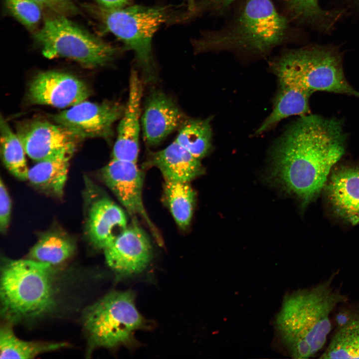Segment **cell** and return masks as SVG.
Masks as SVG:
<instances>
[{"label": "cell", "mask_w": 359, "mask_h": 359, "mask_svg": "<svg viewBox=\"0 0 359 359\" xmlns=\"http://www.w3.org/2000/svg\"><path fill=\"white\" fill-rule=\"evenodd\" d=\"M342 121L303 115L281 137L273 151V177L307 204L318 194L332 167L344 155Z\"/></svg>", "instance_id": "obj_1"}, {"label": "cell", "mask_w": 359, "mask_h": 359, "mask_svg": "<svg viewBox=\"0 0 359 359\" xmlns=\"http://www.w3.org/2000/svg\"><path fill=\"white\" fill-rule=\"evenodd\" d=\"M336 273L308 288L286 296L275 319L277 331L289 354L307 359L325 346L332 327L331 315L347 296L333 284Z\"/></svg>", "instance_id": "obj_2"}, {"label": "cell", "mask_w": 359, "mask_h": 359, "mask_svg": "<svg viewBox=\"0 0 359 359\" xmlns=\"http://www.w3.org/2000/svg\"><path fill=\"white\" fill-rule=\"evenodd\" d=\"M55 279L49 264L32 259L6 260L0 274L1 315L20 322L51 312L57 304Z\"/></svg>", "instance_id": "obj_3"}, {"label": "cell", "mask_w": 359, "mask_h": 359, "mask_svg": "<svg viewBox=\"0 0 359 359\" xmlns=\"http://www.w3.org/2000/svg\"><path fill=\"white\" fill-rule=\"evenodd\" d=\"M288 28L270 0H247L232 24L192 41L195 52L234 50L264 54L284 40Z\"/></svg>", "instance_id": "obj_4"}, {"label": "cell", "mask_w": 359, "mask_h": 359, "mask_svg": "<svg viewBox=\"0 0 359 359\" xmlns=\"http://www.w3.org/2000/svg\"><path fill=\"white\" fill-rule=\"evenodd\" d=\"M93 11L105 28L118 38L124 48L132 51L135 61L147 81L154 80L156 63L153 40L160 27L183 20L171 6L127 5L119 8H107L98 5Z\"/></svg>", "instance_id": "obj_5"}, {"label": "cell", "mask_w": 359, "mask_h": 359, "mask_svg": "<svg viewBox=\"0 0 359 359\" xmlns=\"http://www.w3.org/2000/svg\"><path fill=\"white\" fill-rule=\"evenodd\" d=\"M279 84L311 94L326 91L359 98V92L347 80L340 56L327 48L311 47L284 53L272 64Z\"/></svg>", "instance_id": "obj_6"}, {"label": "cell", "mask_w": 359, "mask_h": 359, "mask_svg": "<svg viewBox=\"0 0 359 359\" xmlns=\"http://www.w3.org/2000/svg\"><path fill=\"white\" fill-rule=\"evenodd\" d=\"M34 36L46 58H66L88 68L105 66L118 53L116 47L62 15L46 17Z\"/></svg>", "instance_id": "obj_7"}, {"label": "cell", "mask_w": 359, "mask_h": 359, "mask_svg": "<svg viewBox=\"0 0 359 359\" xmlns=\"http://www.w3.org/2000/svg\"><path fill=\"white\" fill-rule=\"evenodd\" d=\"M83 321L92 347L131 345L136 331L150 327L138 311L131 291L109 293L88 307Z\"/></svg>", "instance_id": "obj_8"}, {"label": "cell", "mask_w": 359, "mask_h": 359, "mask_svg": "<svg viewBox=\"0 0 359 359\" xmlns=\"http://www.w3.org/2000/svg\"><path fill=\"white\" fill-rule=\"evenodd\" d=\"M125 106L115 102L94 103L85 100L52 116L54 122L80 139H108L114 124L122 117Z\"/></svg>", "instance_id": "obj_9"}, {"label": "cell", "mask_w": 359, "mask_h": 359, "mask_svg": "<svg viewBox=\"0 0 359 359\" xmlns=\"http://www.w3.org/2000/svg\"><path fill=\"white\" fill-rule=\"evenodd\" d=\"M16 134L26 154L37 162L65 152L74 153L81 140L62 126L41 119L18 124Z\"/></svg>", "instance_id": "obj_10"}, {"label": "cell", "mask_w": 359, "mask_h": 359, "mask_svg": "<svg viewBox=\"0 0 359 359\" xmlns=\"http://www.w3.org/2000/svg\"><path fill=\"white\" fill-rule=\"evenodd\" d=\"M103 179L132 216H139L147 223L157 240L159 231L149 218L142 198L143 175L137 163L112 159L102 171Z\"/></svg>", "instance_id": "obj_11"}, {"label": "cell", "mask_w": 359, "mask_h": 359, "mask_svg": "<svg viewBox=\"0 0 359 359\" xmlns=\"http://www.w3.org/2000/svg\"><path fill=\"white\" fill-rule=\"evenodd\" d=\"M106 261L118 278L142 272L152 259L153 248L146 233L134 222L104 249Z\"/></svg>", "instance_id": "obj_12"}, {"label": "cell", "mask_w": 359, "mask_h": 359, "mask_svg": "<svg viewBox=\"0 0 359 359\" xmlns=\"http://www.w3.org/2000/svg\"><path fill=\"white\" fill-rule=\"evenodd\" d=\"M90 94L87 85L77 77L52 70L39 72L32 79L27 96L32 104L64 108L85 100Z\"/></svg>", "instance_id": "obj_13"}, {"label": "cell", "mask_w": 359, "mask_h": 359, "mask_svg": "<svg viewBox=\"0 0 359 359\" xmlns=\"http://www.w3.org/2000/svg\"><path fill=\"white\" fill-rule=\"evenodd\" d=\"M142 83L136 71L131 72L128 101L118 127L112 159L137 163L139 152L140 106Z\"/></svg>", "instance_id": "obj_14"}, {"label": "cell", "mask_w": 359, "mask_h": 359, "mask_svg": "<svg viewBox=\"0 0 359 359\" xmlns=\"http://www.w3.org/2000/svg\"><path fill=\"white\" fill-rule=\"evenodd\" d=\"M184 121L183 114L171 97L160 90L152 92L141 119L145 142L149 146L159 144Z\"/></svg>", "instance_id": "obj_15"}, {"label": "cell", "mask_w": 359, "mask_h": 359, "mask_svg": "<svg viewBox=\"0 0 359 359\" xmlns=\"http://www.w3.org/2000/svg\"><path fill=\"white\" fill-rule=\"evenodd\" d=\"M127 227L125 212L109 198L103 197L91 204L87 232L95 247L104 250Z\"/></svg>", "instance_id": "obj_16"}, {"label": "cell", "mask_w": 359, "mask_h": 359, "mask_svg": "<svg viewBox=\"0 0 359 359\" xmlns=\"http://www.w3.org/2000/svg\"><path fill=\"white\" fill-rule=\"evenodd\" d=\"M329 202L341 217L359 223V167H343L332 173L327 185Z\"/></svg>", "instance_id": "obj_17"}, {"label": "cell", "mask_w": 359, "mask_h": 359, "mask_svg": "<svg viewBox=\"0 0 359 359\" xmlns=\"http://www.w3.org/2000/svg\"><path fill=\"white\" fill-rule=\"evenodd\" d=\"M145 165L158 168L165 180L175 181L189 182L204 172L200 160L175 141L163 150L151 152Z\"/></svg>", "instance_id": "obj_18"}, {"label": "cell", "mask_w": 359, "mask_h": 359, "mask_svg": "<svg viewBox=\"0 0 359 359\" xmlns=\"http://www.w3.org/2000/svg\"><path fill=\"white\" fill-rule=\"evenodd\" d=\"M73 154L65 152L38 162L29 169L27 180L44 191L62 196Z\"/></svg>", "instance_id": "obj_19"}, {"label": "cell", "mask_w": 359, "mask_h": 359, "mask_svg": "<svg viewBox=\"0 0 359 359\" xmlns=\"http://www.w3.org/2000/svg\"><path fill=\"white\" fill-rule=\"evenodd\" d=\"M321 359H359V313H342Z\"/></svg>", "instance_id": "obj_20"}, {"label": "cell", "mask_w": 359, "mask_h": 359, "mask_svg": "<svg viewBox=\"0 0 359 359\" xmlns=\"http://www.w3.org/2000/svg\"><path fill=\"white\" fill-rule=\"evenodd\" d=\"M311 95L310 93L301 89L279 84L272 111L256 130V134L270 130L287 117L297 115L303 116L308 113Z\"/></svg>", "instance_id": "obj_21"}, {"label": "cell", "mask_w": 359, "mask_h": 359, "mask_svg": "<svg viewBox=\"0 0 359 359\" xmlns=\"http://www.w3.org/2000/svg\"><path fill=\"white\" fill-rule=\"evenodd\" d=\"M164 197L177 224L185 229L192 216L195 192L188 182L165 180Z\"/></svg>", "instance_id": "obj_22"}, {"label": "cell", "mask_w": 359, "mask_h": 359, "mask_svg": "<svg viewBox=\"0 0 359 359\" xmlns=\"http://www.w3.org/2000/svg\"><path fill=\"white\" fill-rule=\"evenodd\" d=\"M175 140L197 159L200 160L211 147L212 131L209 119L184 120Z\"/></svg>", "instance_id": "obj_23"}, {"label": "cell", "mask_w": 359, "mask_h": 359, "mask_svg": "<svg viewBox=\"0 0 359 359\" xmlns=\"http://www.w3.org/2000/svg\"><path fill=\"white\" fill-rule=\"evenodd\" d=\"M0 129V152L5 167L17 179L23 180H27L29 168L25 156L26 153L21 140L2 116Z\"/></svg>", "instance_id": "obj_24"}, {"label": "cell", "mask_w": 359, "mask_h": 359, "mask_svg": "<svg viewBox=\"0 0 359 359\" xmlns=\"http://www.w3.org/2000/svg\"><path fill=\"white\" fill-rule=\"evenodd\" d=\"M65 346L63 343H47L25 341L18 338L8 325L1 327L0 359H32L44 353Z\"/></svg>", "instance_id": "obj_25"}, {"label": "cell", "mask_w": 359, "mask_h": 359, "mask_svg": "<svg viewBox=\"0 0 359 359\" xmlns=\"http://www.w3.org/2000/svg\"><path fill=\"white\" fill-rule=\"evenodd\" d=\"M75 245L68 237L57 232L43 235L29 252L30 259L51 265L60 264L70 257Z\"/></svg>", "instance_id": "obj_26"}, {"label": "cell", "mask_w": 359, "mask_h": 359, "mask_svg": "<svg viewBox=\"0 0 359 359\" xmlns=\"http://www.w3.org/2000/svg\"><path fill=\"white\" fill-rule=\"evenodd\" d=\"M11 14L26 28L34 31L42 18L41 6L34 0H4Z\"/></svg>", "instance_id": "obj_27"}, {"label": "cell", "mask_w": 359, "mask_h": 359, "mask_svg": "<svg viewBox=\"0 0 359 359\" xmlns=\"http://www.w3.org/2000/svg\"><path fill=\"white\" fill-rule=\"evenodd\" d=\"M290 15L295 19L305 21L314 20L323 14L318 0H284Z\"/></svg>", "instance_id": "obj_28"}, {"label": "cell", "mask_w": 359, "mask_h": 359, "mask_svg": "<svg viewBox=\"0 0 359 359\" xmlns=\"http://www.w3.org/2000/svg\"><path fill=\"white\" fill-rule=\"evenodd\" d=\"M42 8L51 12L52 14L66 16L76 15L79 11L72 0H34Z\"/></svg>", "instance_id": "obj_29"}, {"label": "cell", "mask_w": 359, "mask_h": 359, "mask_svg": "<svg viewBox=\"0 0 359 359\" xmlns=\"http://www.w3.org/2000/svg\"><path fill=\"white\" fill-rule=\"evenodd\" d=\"M11 203L5 184L0 180V229L6 231L10 221Z\"/></svg>", "instance_id": "obj_30"}, {"label": "cell", "mask_w": 359, "mask_h": 359, "mask_svg": "<svg viewBox=\"0 0 359 359\" xmlns=\"http://www.w3.org/2000/svg\"><path fill=\"white\" fill-rule=\"evenodd\" d=\"M236 0H197L194 16L201 12L222 11Z\"/></svg>", "instance_id": "obj_31"}, {"label": "cell", "mask_w": 359, "mask_h": 359, "mask_svg": "<svg viewBox=\"0 0 359 359\" xmlns=\"http://www.w3.org/2000/svg\"><path fill=\"white\" fill-rule=\"evenodd\" d=\"M97 5L107 8H119L129 5L132 0H93Z\"/></svg>", "instance_id": "obj_32"}, {"label": "cell", "mask_w": 359, "mask_h": 359, "mask_svg": "<svg viewBox=\"0 0 359 359\" xmlns=\"http://www.w3.org/2000/svg\"><path fill=\"white\" fill-rule=\"evenodd\" d=\"M187 11L186 12V20L193 17L196 9L197 0H186Z\"/></svg>", "instance_id": "obj_33"}]
</instances>
